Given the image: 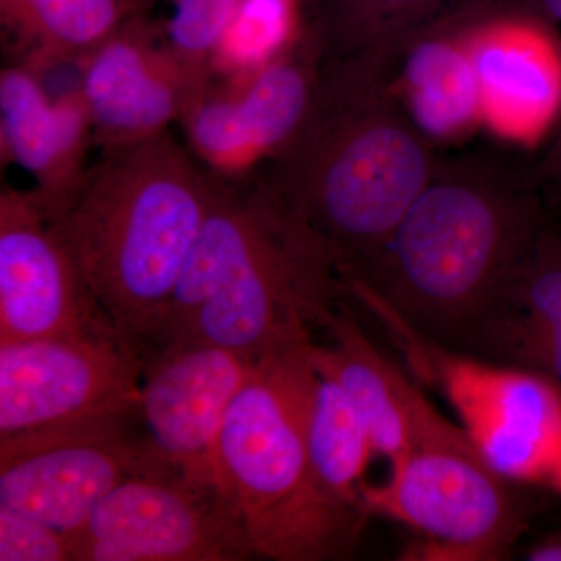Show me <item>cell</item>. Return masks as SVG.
<instances>
[{"label":"cell","mask_w":561,"mask_h":561,"mask_svg":"<svg viewBox=\"0 0 561 561\" xmlns=\"http://www.w3.org/2000/svg\"><path fill=\"white\" fill-rule=\"evenodd\" d=\"M308 448L324 490L365 513L362 493L367 485L365 472L376 456L375 446L348 394L334 379L320 373L309 408Z\"/></svg>","instance_id":"44dd1931"},{"label":"cell","mask_w":561,"mask_h":561,"mask_svg":"<svg viewBox=\"0 0 561 561\" xmlns=\"http://www.w3.org/2000/svg\"><path fill=\"white\" fill-rule=\"evenodd\" d=\"M140 379L116 332L0 343V438L135 415Z\"/></svg>","instance_id":"9c48e42d"},{"label":"cell","mask_w":561,"mask_h":561,"mask_svg":"<svg viewBox=\"0 0 561 561\" xmlns=\"http://www.w3.org/2000/svg\"><path fill=\"white\" fill-rule=\"evenodd\" d=\"M468 47L483 128L518 149L541 144L561 116L559 36L501 5L472 25Z\"/></svg>","instance_id":"4fadbf2b"},{"label":"cell","mask_w":561,"mask_h":561,"mask_svg":"<svg viewBox=\"0 0 561 561\" xmlns=\"http://www.w3.org/2000/svg\"><path fill=\"white\" fill-rule=\"evenodd\" d=\"M213 187V173L164 131L102 150L47 210L102 311L140 360L160 337Z\"/></svg>","instance_id":"3957f363"},{"label":"cell","mask_w":561,"mask_h":561,"mask_svg":"<svg viewBox=\"0 0 561 561\" xmlns=\"http://www.w3.org/2000/svg\"><path fill=\"white\" fill-rule=\"evenodd\" d=\"M529 561H561V527L545 535L526 551Z\"/></svg>","instance_id":"4316f807"},{"label":"cell","mask_w":561,"mask_h":561,"mask_svg":"<svg viewBox=\"0 0 561 561\" xmlns=\"http://www.w3.org/2000/svg\"><path fill=\"white\" fill-rule=\"evenodd\" d=\"M172 470L138 413L25 432L0 438V507L69 538L122 483Z\"/></svg>","instance_id":"52a82bcc"},{"label":"cell","mask_w":561,"mask_h":561,"mask_svg":"<svg viewBox=\"0 0 561 561\" xmlns=\"http://www.w3.org/2000/svg\"><path fill=\"white\" fill-rule=\"evenodd\" d=\"M319 50L308 33L267 66L209 87L181 116L192 154L225 180L253 175L301 127L319 83Z\"/></svg>","instance_id":"8fae6325"},{"label":"cell","mask_w":561,"mask_h":561,"mask_svg":"<svg viewBox=\"0 0 561 561\" xmlns=\"http://www.w3.org/2000/svg\"><path fill=\"white\" fill-rule=\"evenodd\" d=\"M531 168L548 202L561 203V116Z\"/></svg>","instance_id":"d4e9b609"},{"label":"cell","mask_w":561,"mask_h":561,"mask_svg":"<svg viewBox=\"0 0 561 561\" xmlns=\"http://www.w3.org/2000/svg\"><path fill=\"white\" fill-rule=\"evenodd\" d=\"M330 342L308 345L313 370L345 390L370 434L376 456L393 465L408 449L412 427L411 381L382 356L342 301L324 321Z\"/></svg>","instance_id":"e0dca14e"},{"label":"cell","mask_w":561,"mask_h":561,"mask_svg":"<svg viewBox=\"0 0 561 561\" xmlns=\"http://www.w3.org/2000/svg\"><path fill=\"white\" fill-rule=\"evenodd\" d=\"M507 147L448 153L389 241L343 289L424 341L486 359L549 203Z\"/></svg>","instance_id":"6da1fadb"},{"label":"cell","mask_w":561,"mask_h":561,"mask_svg":"<svg viewBox=\"0 0 561 561\" xmlns=\"http://www.w3.org/2000/svg\"><path fill=\"white\" fill-rule=\"evenodd\" d=\"M515 485L415 383L408 449L386 482L365 485L362 505L368 518L383 516L423 535L409 559L493 561L526 527L529 504Z\"/></svg>","instance_id":"5b68a950"},{"label":"cell","mask_w":561,"mask_h":561,"mask_svg":"<svg viewBox=\"0 0 561 561\" xmlns=\"http://www.w3.org/2000/svg\"><path fill=\"white\" fill-rule=\"evenodd\" d=\"M256 364L197 341L165 342L146 353L138 415L151 448L176 470L214 478L221 424Z\"/></svg>","instance_id":"7c38bea8"},{"label":"cell","mask_w":561,"mask_h":561,"mask_svg":"<svg viewBox=\"0 0 561 561\" xmlns=\"http://www.w3.org/2000/svg\"><path fill=\"white\" fill-rule=\"evenodd\" d=\"M0 139L3 157L35 179L46 210L76 186L94 140L80 90L51 99L28 66H7L0 73Z\"/></svg>","instance_id":"2e32d148"},{"label":"cell","mask_w":561,"mask_h":561,"mask_svg":"<svg viewBox=\"0 0 561 561\" xmlns=\"http://www.w3.org/2000/svg\"><path fill=\"white\" fill-rule=\"evenodd\" d=\"M502 5L548 25L561 41V0H502Z\"/></svg>","instance_id":"484cf974"},{"label":"cell","mask_w":561,"mask_h":561,"mask_svg":"<svg viewBox=\"0 0 561 561\" xmlns=\"http://www.w3.org/2000/svg\"><path fill=\"white\" fill-rule=\"evenodd\" d=\"M128 20L81 61V98L102 150L168 131L186 110L187 87L164 46Z\"/></svg>","instance_id":"5bb4252c"},{"label":"cell","mask_w":561,"mask_h":561,"mask_svg":"<svg viewBox=\"0 0 561 561\" xmlns=\"http://www.w3.org/2000/svg\"><path fill=\"white\" fill-rule=\"evenodd\" d=\"M108 332L116 330L47 216L38 192L3 187L0 343Z\"/></svg>","instance_id":"30bf717a"},{"label":"cell","mask_w":561,"mask_h":561,"mask_svg":"<svg viewBox=\"0 0 561 561\" xmlns=\"http://www.w3.org/2000/svg\"><path fill=\"white\" fill-rule=\"evenodd\" d=\"M413 370L453 405L493 470L515 483L561 486V390L538 373L465 356L376 313Z\"/></svg>","instance_id":"8992f818"},{"label":"cell","mask_w":561,"mask_h":561,"mask_svg":"<svg viewBox=\"0 0 561 561\" xmlns=\"http://www.w3.org/2000/svg\"><path fill=\"white\" fill-rule=\"evenodd\" d=\"M69 542L72 561L257 559L216 479L179 470L122 483Z\"/></svg>","instance_id":"ba28073f"},{"label":"cell","mask_w":561,"mask_h":561,"mask_svg":"<svg viewBox=\"0 0 561 561\" xmlns=\"http://www.w3.org/2000/svg\"><path fill=\"white\" fill-rule=\"evenodd\" d=\"M125 0H0L3 27L44 61H83L128 21Z\"/></svg>","instance_id":"ffe728a7"},{"label":"cell","mask_w":561,"mask_h":561,"mask_svg":"<svg viewBox=\"0 0 561 561\" xmlns=\"http://www.w3.org/2000/svg\"><path fill=\"white\" fill-rule=\"evenodd\" d=\"M0 561H72L69 538L0 507Z\"/></svg>","instance_id":"cb8c5ba5"},{"label":"cell","mask_w":561,"mask_h":561,"mask_svg":"<svg viewBox=\"0 0 561 561\" xmlns=\"http://www.w3.org/2000/svg\"><path fill=\"white\" fill-rule=\"evenodd\" d=\"M491 0H302L305 31L320 62L351 57L391 61L416 33Z\"/></svg>","instance_id":"d6986e66"},{"label":"cell","mask_w":561,"mask_h":561,"mask_svg":"<svg viewBox=\"0 0 561 561\" xmlns=\"http://www.w3.org/2000/svg\"><path fill=\"white\" fill-rule=\"evenodd\" d=\"M501 0L453 14L405 41L390 61V88L416 128L440 149L482 128L481 99L468 38Z\"/></svg>","instance_id":"9a60e30c"},{"label":"cell","mask_w":561,"mask_h":561,"mask_svg":"<svg viewBox=\"0 0 561 561\" xmlns=\"http://www.w3.org/2000/svg\"><path fill=\"white\" fill-rule=\"evenodd\" d=\"M302 33V0H241L217 47L213 76L249 77L286 54Z\"/></svg>","instance_id":"7402d4cb"},{"label":"cell","mask_w":561,"mask_h":561,"mask_svg":"<svg viewBox=\"0 0 561 561\" xmlns=\"http://www.w3.org/2000/svg\"><path fill=\"white\" fill-rule=\"evenodd\" d=\"M390 62H320L308 116L257 179L306 228L339 276L381 251L443 157L390 88Z\"/></svg>","instance_id":"7a4b0ae2"},{"label":"cell","mask_w":561,"mask_h":561,"mask_svg":"<svg viewBox=\"0 0 561 561\" xmlns=\"http://www.w3.org/2000/svg\"><path fill=\"white\" fill-rule=\"evenodd\" d=\"M239 2L241 0H173V13L165 25L162 46L186 81L190 95L186 108L210 87L217 47Z\"/></svg>","instance_id":"603a6c76"},{"label":"cell","mask_w":561,"mask_h":561,"mask_svg":"<svg viewBox=\"0 0 561 561\" xmlns=\"http://www.w3.org/2000/svg\"><path fill=\"white\" fill-rule=\"evenodd\" d=\"M308 345L257 360L214 445V478L257 559H346L368 519L328 493L313 471L308 415L317 373Z\"/></svg>","instance_id":"277c9868"},{"label":"cell","mask_w":561,"mask_h":561,"mask_svg":"<svg viewBox=\"0 0 561 561\" xmlns=\"http://www.w3.org/2000/svg\"><path fill=\"white\" fill-rule=\"evenodd\" d=\"M485 360L538 373L561 390V220L552 213Z\"/></svg>","instance_id":"ac0fdd59"}]
</instances>
